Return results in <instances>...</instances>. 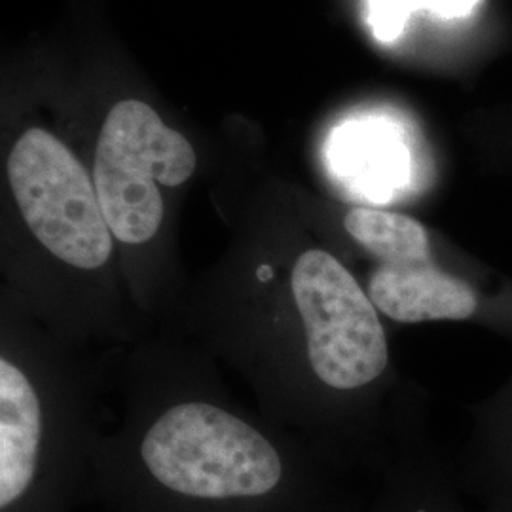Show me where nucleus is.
Instances as JSON below:
<instances>
[{
  "instance_id": "2",
  "label": "nucleus",
  "mask_w": 512,
  "mask_h": 512,
  "mask_svg": "<svg viewBox=\"0 0 512 512\" xmlns=\"http://www.w3.org/2000/svg\"><path fill=\"white\" fill-rule=\"evenodd\" d=\"M196 169V152L145 103L114 105L95 152V190L114 238L147 243L164 219L158 183L181 186Z\"/></svg>"
},
{
  "instance_id": "3",
  "label": "nucleus",
  "mask_w": 512,
  "mask_h": 512,
  "mask_svg": "<svg viewBox=\"0 0 512 512\" xmlns=\"http://www.w3.org/2000/svg\"><path fill=\"white\" fill-rule=\"evenodd\" d=\"M8 179L35 238L78 270H97L112 253V232L95 184L73 152L46 129H27L8 158Z\"/></svg>"
},
{
  "instance_id": "5",
  "label": "nucleus",
  "mask_w": 512,
  "mask_h": 512,
  "mask_svg": "<svg viewBox=\"0 0 512 512\" xmlns=\"http://www.w3.org/2000/svg\"><path fill=\"white\" fill-rule=\"evenodd\" d=\"M368 293L378 310L399 323L459 321L476 311L473 289L442 272L433 255L378 262Z\"/></svg>"
},
{
  "instance_id": "4",
  "label": "nucleus",
  "mask_w": 512,
  "mask_h": 512,
  "mask_svg": "<svg viewBox=\"0 0 512 512\" xmlns=\"http://www.w3.org/2000/svg\"><path fill=\"white\" fill-rule=\"evenodd\" d=\"M291 287L311 368L323 384L344 391L382 376L389 361L384 327L372 298L340 260L321 249L304 251Z\"/></svg>"
},
{
  "instance_id": "8",
  "label": "nucleus",
  "mask_w": 512,
  "mask_h": 512,
  "mask_svg": "<svg viewBox=\"0 0 512 512\" xmlns=\"http://www.w3.org/2000/svg\"><path fill=\"white\" fill-rule=\"evenodd\" d=\"M340 160L348 175L376 194H384L391 186L403 183L408 169L406 148L382 129L349 131L340 141Z\"/></svg>"
},
{
  "instance_id": "1",
  "label": "nucleus",
  "mask_w": 512,
  "mask_h": 512,
  "mask_svg": "<svg viewBox=\"0 0 512 512\" xmlns=\"http://www.w3.org/2000/svg\"><path fill=\"white\" fill-rule=\"evenodd\" d=\"M141 454L162 486L196 499L260 497L283 476L277 450L255 427L207 403L169 408L148 429Z\"/></svg>"
},
{
  "instance_id": "7",
  "label": "nucleus",
  "mask_w": 512,
  "mask_h": 512,
  "mask_svg": "<svg viewBox=\"0 0 512 512\" xmlns=\"http://www.w3.org/2000/svg\"><path fill=\"white\" fill-rule=\"evenodd\" d=\"M344 228L378 262L433 255L423 224L401 213L355 207L346 215Z\"/></svg>"
},
{
  "instance_id": "6",
  "label": "nucleus",
  "mask_w": 512,
  "mask_h": 512,
  "mask_svg": "<svg viewBox=\"0 0 512 512\" xmlns=\"http://www.w3.org/2000/svg\"><path fill=\"white\" fill-rule=\"evenodd\" d=\"M42 416L37 391L6 357L0 359V507L6 511L37 475Z\"/></svg>"
},
{
  "instance_id": "9",
  "label": "nucleus",
  "mask_w": 512,
  "mask_h": 512,
  "mask_svg": "<svg viewBox=\"0 0 512 512\" xmlns=\"http://www.w3.org/2000/svg\"><path fill=\"white\" fill-rule=\"evenodd\" d=\"M423 8L444 16H458L463 12L450 0H368L372 31L378 40L391 42L401 35L408 18Z\"/></svg>"
}]
</instances>
